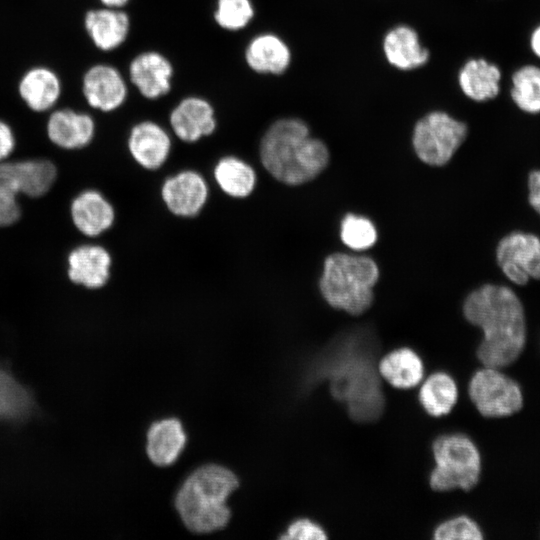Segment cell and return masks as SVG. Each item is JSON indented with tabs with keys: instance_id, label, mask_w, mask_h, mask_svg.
I'll use <instances>...</instances> for the list:
<instances>
[{
	"instance_id": "cell-1",
	"label": "cell",
	"mask_w": 540,
	"mask_h": 540,
	"mask_svg": "<svg viewBox=\"0 0 540 540\" xmlns=\"http://www.w3.org/2000/svg\"><path fill=\"white\" fill-rule=\"evenodd\" d=\"M376 346L363 336H347L325 348L311 362L308 382L327 383L330 394L352 420L368 423L384 411Z\"/></svg>"
},
{
	"instance_id": "cell-2",
	"label": "cell",
	"mask_w": 540,
	"mask_h": 540,
	"mask_svg": "<svg viewBox=\"0 0 540 540\" xmlns=\"http://www.w3.org/2000/svg\"><path fill=\"white\" fill-rule=\"evenodd\" d=\"M466 320L483 332L477 357L483 366L503 368L515 361L526 341L522 303L507 286L485 284L464 301Z\"/></svg>"
},
{
	"instance_id": "cell-3",
	"label": "cell",
	"mask_w": 540,
	"mask_h": 540,
	"mask_svg": "<svg viewBox=\"0 0 540 540\" xmlns=\"http://www.w3.org/2000/svg\"><path fill=\"white\" fill-rule=\"evenodd\" d=\"M259 154L265 169L287 185L314 179L329 161L325 143L311 137L307 124L298 118L272 123L261 139Z\"/></svg>"
},
{
	"instance_id": "cell-4",
	"label": "cell",
	"mask_w": 540,
	"mask_h": 540,
	"mask_svg": "<svg viewBox=\"0 0 540 540\" xmlns=\"http://www.w3.org/2000/svg\"><path fill=\"white\" fill-rule=\"evenodd\" d=\"M238 485L236 475L224 466L207 464L194 470L175 497L176 509L185 526L196 533L224 528L231 516L226 502Z\"/></svg>"
},
{
	"instance_id": "cell-5",
	"label": "cell",
	"mask_w": 540,
	"mask_h": 540,
	"mask_svg": "<svg viewBox=\"0 0 540 540\" xmlns=\"http://www.w3.org/2000/svg\"><path fill=\"white\" fill-rule=\"evenodd\" d=\"M378 277V267L371 258L333 253L324 261L319 287L331 307L360 315L373 302Z\"/></svg>"
},
{
	"instance_id": "cell-6",
	"label": "cell",
	"mask_w": 540,
	"mask_h": 540,
	"mask_svg": "<svg viewBox=\"0 0 540 540\" xmlns=\"http://www.w3.org/2000/svg\"><path fill=\"white\" fill-rule=\"evenodd\" d=\"M432 456L429 485L433 490H470L478 483L481 455L469 436L458 432L438 435L432 442Z\"/></svg>"
},
{
	"instance_id": "cell-7",
	"label": "cell",
	"mask_w": 540,
	"mask_h": 540,
	"mask_svg": "<svg viewBox=\"0 0 540 540\" xmlns=\"http://www.w3.org/2000/svg\"><path fill=\"white\" fill-rule=\"evenodd\" d=\"M468 134L467 125L444 111L425 114L415 124L412 145L418 158L431 166L450 161Z\"/></svg>"
},
{
	"instance_id": "cell-8",
	"label": "cell",
	"mask_w": 540,
	"mask_h": 540,
	"mask_svg": "<svg viewBox=\"0 0 540 540\" xmlns=\"http://www.w3.org/2000/svg\"><path fill=\"white\" fill-rule=\"evenodd\" d=\"M468 394L480 414L490 418L512 415L523 404L519 385L493 367L483 366L473 374Z\"/></svg>"
},
{
	"instance_id": "cell-9",
	"label": "cell",
	"mask_w": 540,
	"mask_h": 540,
	"mask_svg": "<svg viewBox=\"0 0 540 540\" xmlns=\"http://www.w3.org/2000/svg\"><path fill=\"white\" fill-rule=\"evenodd\" d=\"M496 257L504 275L517 285L531 278L540 280V238L531 233L512 232L498 243Z\"/></svg>"
},
{
	"instance_id": "cell-10",
	"label": "cell",
	"mask_w": 540,
	"mask_h": 540,
	"mask_svg": "<svg viewBox=\"0 0 540 540\" xmlns=\"http://www.w3.org/2000/svg\"><path fill=\"white\" fill-rule=\"evenodd\" d=\"M56 178L57 168L47 159L0 162V187L16 195L41 197L52 188Z\"/></svg>"
},
{
	"instance_id": "cell-11",
	"label": "cell",
	"mask_w": 540,
	"mask_h": 540,
	"mask_svg": "<svg viewBox=\"0 0 540 540\" xmlns=\"http://www.w3.org/2000/svg\"><path fill=\"white\" fill-rule=\"evenodd\" d=\"M82 93L87 104L102 112H111L126 101L127 84L119 70L109 64H95L82 78Z\"/></svg>"
},
{
	"instance_id": "cell-12",
	"label": "cell",
	"mask_w": 540,
	"mask_h": 540,
	"mask_svg": "<svg viewBox=\"0 0 540 540\" xmlns=\"http://www.w3.org/2000/svg\"><path fill=\"white\" fill-rule=\"evenodd\" d=\"M161 196L167 208L175 215H197L208 198V186L197 172L186 170L169 177L161 188Z\"/></svg>"
},
{
	"instance_id": "cell-13",
	"label": "cell",
	"mask_w": 540,
	"mask_h": 540,
	"mask_svg": "<svg viewBox=\"0 0 540 540\" xmlns=\"http://www.w3.org/2000/svg\"><path fill=\"white\" fill-rule=\"evenodd\" d=\"M173 66L163 54L145 51L136 55L129 64V79L139 93L150 100L169 93Z\"/></svg>"
},
{
	"instance_id": "cell-14",
	"label": "cell",
	"mask_w": 540,
	"mask_h": 540,
	"mask_svg": "<svg viewBox=\"0 0 540 540\" xmlns=\"http://www.w3.org/2000/svg\"><path fill=\"white\" fill-rule=\"evenodd\" d=\"M170 126L185 142H195L216 129L215 111L210 102L199 96L183 98L171 111Z\"/></svg>"
},
{
	"instance_id": "cell-15",
	"label": "cell",
	"mask_w": 540,
	"mask_h": 540,
	"mask_svg": "<svg viewBox=\"0 0 540 540\" xmlns=\"http://www.w3.org/2000/svg\"><path fill=\"white\" fill-rule=\"evenodd\" d=\"M46 131L54 145L68 150L80 149L92 141L95 122L85 112L62 108L50 114Z\"/></svg>"
},
{
	"instance_id": "cell-16",
	"label": "cell",
	"mask_w": 540,
	"mask_h": 540,
	"mask_svg": "<svg viewBox=\"0 0 540 540\" xmlns=\"http://www.w3.org/2000/svg\"><path fill=\"white\" fill-rule=\"evenodd\" d=\"M84 28L96 48L109 52L120 47L127 39L130 18L121 8L104 6L86 12Z\"/></svg>"
},
{
	"instance_id": "cell-17",
	"label": "cell",
	"mask_w": 540,
	"mask_h": 540,
	"mask_svg": "<svg viewBox=\"0 0 540 540\" xmlns=\"http://www.w3.org/2000/svg\"><path fill=\"white\" fill-rule=\"evenodd\" d=\"M387 62L402 71H410L424 66L430 58V52L420 42L417 31L405 24L389 29L382 42Z\"/></svg>"
},
{
	"instance_id": "cell-18",
	"label": "cell",
	"mask_w": 540,
	"mask_h": 540,
	"mask_svg": "<svg viewBox=\"0 0 540 540\" xmlns=\"http://www.w3.org/2000/svg\"><path fill=\"white\" fill-rule=\"evenodd\" d=\"M67 262L70 281L88 289L103 287L110 277L111 256L102 246H78L69 253Z\"/></svg>"
},
{
	"instance_id": "cell-19",
	"label": "cell",
	"mask_w": 540,
	"mask_h": 540,
	"mask_svg": "<svg viewBox=\"0 0 540 540\" xmlns=\"http://www.w3.org/2000/svg\"><path fill=\"white\" fill-rule=\"evenodd\" d=\"M128 149L139 165L154 170L167 160L171 140L159 124L142 121L132 127L128 137Z\"/></svg>"
},
{
	"instance_id": "cell-20",
	"label": "cell",
	"mask_w": 540,
	"mask_h": 540,
	"mask_svg": "<svg viewBox=\"0 0 540 540\" xmlns=\"http://www.w3.org/2000/svg\"><path fill=\"white\" fill-rule=\"evenodd\" d=\"M62 82L59 75L47 66H34L24 72L18 82V94L34 112L51 110L60 99Z\"/></svg>"
},
{
	"instance_id": "cell-21",
	"label": "cell",
	"mask_w": 540,
	"mask_h": 540,
	"mask_svg": "<svg viewBox=\"0 0 540 540\" xmlns=\"http://www.w3.org/2000/svg\"><path fill=\"white\" fill-rule=\"evenodd\" d=\"M244 58L256 73L281 75L289 68L292 56L288 44L280 36L265 32L248 42Z\"/></svg>"
},
{
	"instance_id": "cell-22",
	"label": "cell",
	"mask_w": 540,
	"mask_h": 540,
	"mask_svg": "<svg viewBox=\"0 0 540 540\" xmlns=\"http://www.w3.org/2000/svg\"><path fill=\"white\" fill-rule=\"evenodd\" d=\"M377 370L381 379L397 389H412L425 377L421 356L409 347L393 349L380 357Z\"/></svg>"
},
{
	"instance_id": "cell-23",
	"label": "cell",
	"mask_w": 540,
	"mask_h": 540,
	"mask_svg": "<svg viewBox=\"0 0 540 540\" xmlns=\"http://www.w3.org/2000/svg\"><path fill=\"white\" fill-rule=\"evenodd\" d=\"M75 227L84 235L95 237L109 229L114 221V209L96 190H85L77 195L70 207Z\"/></svg>"
},
{
	"instance_id": "cell-24",
	"label": "cell",
	"mask_w": 540,
	"mask_h": 540,
	"mask_svg": "<svg viewBox=\"0 0 540 540\" xmlns=\"http://www.w3.org/2000/svg\"><path fill=\"white\" fill-rule=\"evenodd\" d=\"M501 71L484 58H471L460 68L457 76L462 93L476 102L495 98L500 91Z\"/></svg>"
},
{
	"instance_id": "cell-25",
	"label": "cell",
	"mask_w": 540,
	"mask_h": 540,
	"mask_svg": "<svg viewBox=\"0 0 540 540\" xmlns=\"http://www.w3.org/2000/svg\"><path fill=\"white\" fill-rule=\"evenodd\" d=\"M185 443L182 423L176 418H164L149 427L146 452L155 465L164 467L177 460Z\"/></svg>"
},
{
	"instance_id": "cell-26",
	"label": "cell",
	"mask_w": 540,
	"mask_h": 540,
	"mask_svg": "<svg viewBox=\"0 0 540 540\" xmlns=\"http://www.w3.org/2000/svg\"><path fill=\"white\" fill-rule=\"evenodd\" d=\"M457 400V383L447 372H433L419 384L418 401L423 410L432 417L449 414Z\"/></svg>"
},
{
	"instance_id": "cell-27",
	"label": "cell",
	"mask_w": 540,
	"mask_h": 540,
	"mask_svg": "<svg viewBox=\"0 0 540 540\" xmlns=\"http://www.w3.org/2000/svg\"><path fill=\"white\" fill-rule=\"evenodd\" d=\"M214 177L221 190L235 198L249 196L256 185L254 169L234 156L223 157L217 162Z\"/></svg>"
},
{
	"instance_id": "cell-28",
	"label": "cell",
	"mask_w": 540,
	"mask_h": 540,
	"mask_svg": "<svg viewBox=\"0 0 540 540\" xmlns=\"http://www.w3.org/2000/svg\"><path fill=\"white\" fill-rule=\"evenodd\" d=\"M32 407L29 391L0 368V420H23L32 412Z\"/></svg>"
},
{
	"instance_id": "cell-29",
	"label": "cell",
	"mask_w": 540,
	"mask_h": 540,
	"mask_svg": "<svg viewBox=\"0 0 540 540\" xmlns=\"http://www.w3.org/2000/svg\"><path fill=\"white\" fill-rule=\"evenodd\" d=\"M510 95L520 110L540 113V67L529 64L518 68L512 75Z\"/></svg>"
},
{
	"instance_id": "cell-30",
	"label": "cell",
	"mask_w": 540,
	"mask_h": 540,
	"mask_svg": "<svg viewBox=\"0 0 540 540\" xmlns=\"http://www.w3.org/2000/svg\"><path fill=\"white\" fill-rule=\"evenodd\" d=\"M254 14L251 0H217L214 20L225 30L238 31L251 22Z\"/></svg>"
},
{
	"instance_id": "cell-31",
	"label": "cell",
	"mask_w": 540,
	"mask_h": 540,
	"mask_svg": "<svg viewBox=\"0 0 540 540\" xmlns=\"http://www.w3.org/2000/svg\"><path fill=\"white\" fill-rule=\"evenodd\" d=\"M340 236L343 243L354 250H365L374 245L377 239L373 223L363 217L347 214L341 222Z\"/></svg>"
},
{
	"instance_id": "cell-32",
	"label": "cell",
	"mask_w": 540,
	"mask_h": 540,
	"mask_svg": "<svg viewBox=\"0 0 540 540\" xmlns=\"http://www.w3.org/2000/svg\"><path fill=\"white\" fill-rule=\"evenodd\" d=\"M436 540H479L483 538L479 525L466 515H458L439 523L433 530Z\"/></svg>"
},
{
	"instance_id": "cell-33",
	"label": "cell",
	"mask_w": 540,
	"mask_h": 540,
	"mask_svg": "<svg viewBox=\"0 0 540 540\" xmlns=\"http://www.w3.org/2000/svg\"><path fill=\"white\" fill-rule=\"evenodd\" d=\"M287 540H323L327 538L325 529L309 518H298L292 521L280 536Z\"/></svg>"
},
{
	"instance_id": "cell-34",
	"label": "cell",
	"mask_w": 540,
	"mask_h": 540,
	"mask_svg": "<svg viewBox=\"0 0 540 540\" xmlns=\"http://www.w3.org/2000/svg\"><path fill=\"white\" fill-rule=\"evenodd\" d=\"M21 216L17 195L0 187V228L16 223Z\"/></svg>"
},
{
	"instance_id": "cell-35",
	"label": "cell",
	"mask_w": 540,
	"mask_h": 540,
	"mask_svg": "<svg viewBox=\"0 0 540 540\" xmlns=\"http://www.w3.org/2000/svg\"><path fill=\"white\" fill-rule=\"evenodd\" d=\"M16 145L14 132L9 124L0 120V162L13 152Z\"/></svg>"
},
{
	"instance_id": "cell-36",
	"label": "cell",
	"mask_w": 540,
	"mask_h": 540,
	"mask_svg": "<svg viewBox=\"0 0 540 540\" xmlns=\"http://www.w3.org/2000/svg\"><path fill=\"white\" fill-rule=\"evenodd\" d=\"M529 203L540 215V170H534L528 177Z\"/></svg>"
},
{
	"instance_id": "cell-37",
	"label": "cell",
	"mask_w": 540,
	"mask_h": 540,
	"mask_svg": "<svg viewBox=\"0 0 540 540\" xmlns=\"http://www.w3.org/2000/svg\"><path fill=\"white\" fill-rule=\"evenodd\" d=\"M530 46L533 53L540 58V25L537 26L530 37Z\"/></svg>"
},
{
	"instance_id": "cell-38",
	"label": "cell",
	"mask_w": 540,
	"mask_h": 540,
	"mask_svg": "<svg viewBox=\"0 0 540 540\" xmlns=\"http://www.w3.org/2000/svg\"><path fill=\"white\" fill-rule=\"evenodd\" d=\"M103 6L111 8H122L129 0H99Z\"/></svg>"
}]
</instances>
